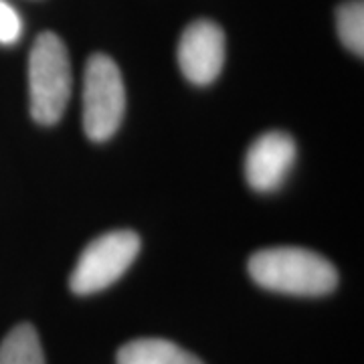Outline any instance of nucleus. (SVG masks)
<instances>
[{
  "label": "nucleus",
  "mask_w": 364,
  "mask_h": 364,
  "mask_svg": "<svg viewBox=\"0 0 364 364\" xmlns=\"http://www.w3.org/2000/svg\"><path fill=\"white\" fill-rule=\"evenodd\" d=\"M140 251V237L134 231H112L93 239L79 255L69 286L77 296L102 291L130 269Z\"/></svg>",
  "instance_id": "4"
},
{
  "label": "nucleus",
  "mask_w": 364,
  "mask_h": 364,
  "mask_svg": "<svg viewBox=\"0 0 364 364\" xmlns=\"http://www.w3.org/2000/svg\"><path fill=\"white\" fill-rule=\"evenodd\" d=\"M31 116L43 126L57 124L71 97V63L63 41L55 33L37 37L28 55Z\"/></svg>",
  "instance_id": "2"
},
{
  "label": "nucleus",
  "mask_w": 364,
  "mask_h": 364,
  "mask_svg": "<svg viewBox=\"0 0 364 364\" xmlns=\"http://www.w3.org/2000/svg\"><path fill=\"white\" fill-rule=\"evenodd\" d=\"M296 160V142L284 132H267L251 144L245 156V178L259 193L279 188Z\"/></svg>",
  "instance_id": "6"
},
{
  "label": "nucleus",
  "mask_w": 364,
  "mask_h": 364,
  "mask_svg": "<svg viewBox=\"0 0 364 364\" xmlns=\"http://www.w3.org/2000/svg\"><path fill=\"white\" fill-rule=\"evenodd\" d=\"M0 364H45L37 330L31 324L13 328L0 344Z\"/></svg>",
  "instance_id": "8"
},
{
  "label": "nucleus",
  "mask_w": 364,
  "mask_h": 364,
  "mask_svg": "<svg viewBox=\"0 0 364 364\" xmlns=\"http://www.w3.org/2000/svg\"><path fill=\"white\" fill-rule=\"evenodd\" d=\"M23 35L21 14L6 0H0V45H13Z\"/></svg>",
  "instance_id": "10"
},
{
  "label": "nucleus",
  "mask_w": 364,
  "mask_h": 364,
  "mask_svg": "<svg viewBox=\"0 0 364 364\" xmlns=\"http://www.w3.org/2000/svg\"><path fill=\"white\" fill-rule=\"evenodd\" d=\"M117 364H203V360L170 340L140 338L119 348Z\"/></svg>",
  "instance_id": "7"
},
{
  "label": "nucleus",
  "mask_w": 364,
  "mask_h": 364,
  "mask_svg": "<svg viewBox=\"0 0 364 364\" xmlns=\"http://www.w3.org/2000/svg\"><path fill=\"white\" fill-rule=\"evenodd\" d=\"M126 112V87L116 61L91 55L83 79V130L93 142L109 140Z\"/></svg>",
  "instance_id": "3"
},
{
  "label": "nucleus",
  "mask_w": 364,
  "mask_h": 364,
  "mask_svg": "<svg viewBox=\"0 0 364 364\" xmlns=\"http://www.w3.org/2000/svg\"><path fill=\"white\" fill-rule=\"evenodd\" d=\"M225 63V35L213 21H195L184 28L178 43V65L195 85H208Z\"/></svg>",
  "instance_id": "5"
},
{
  "label": "nucleus",
  "mask_w": 364,
  "mask_h": 364,
  "mask_svg": "<svg viewBox=\"0 0 364 364\" xmlns=\"http://www.w3.org/2000/svg\"><path fill=\"white\" fill-rule=\"evenodd\" d=\"M249 275L263 289L287 296H326L338 286L330 261L310 249L273 247L251 255Z\"/></svg>",
  "instance_id": "1"
},
{
  "label": "nucleus",
  "mask_w": 364,
  "mask_h": 364,
  "mask_svg": "<svg viewBox=\"0 0 364 364\" xmlns=\"http://www.w3.org/2000/svg\"><path fill=\"white\" fill-rule=\"evenodd\" d=\"M336 28L344 47L354 55L363 57L364 53V2L348 0L340 4L336 11Z\"/></svg>",
  "instance_id": "9"
}]
</instances>
